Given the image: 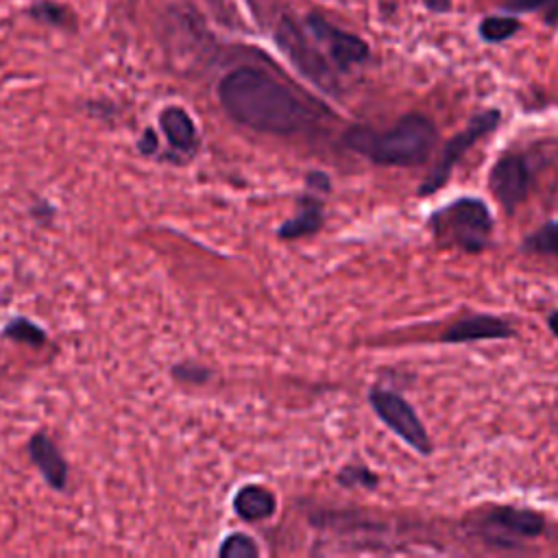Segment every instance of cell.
<instances>
[{"instance_id": "obj_3", "label": "cell", "mask_w": 558, "mask_h": 558, "mask_svg": "<svg viewBox=\"0 0 558 558\" xmlns=\"http://www.w3.org/2000/svg\"><path fill=\"white\" fill-rule=\"evenodd\" d=\"M432 229L442 242L458 244L466 251H480L488 242L493 218L482 201L460 198L432 216Z\"/></svg>"}, {"instance_id": "obj_7", "label": "cell", "mask_w": 558, "mask_h": 558, "mask_svg": "<svg viewBox=\"0 0 558 558\" xmlns=\"http://www.w3.org/2000/svg\"><path fill=\"white\" fill-rule=\"evenodd\" d=\"M368 399H371V405L377 412V416L392 432H397L410 447H414L418 453H425V456L432 451L427 429L423 427L421 418L416 416V412L412 410V405L408 401H403L399 395H395L390 390H381V388L371 390Z\"/></svg>"}, {"instance_id": "obj_9", "label": "cell", "mask_w": 558, "mask_h": 558, "mask_svg": "<svg viewBox=\"0 0 558 558\" xmlns=\"http://www.w3.org/2000/svg\"><path fill=\"white\" fill-rule=\"evenodd\" d=\"M530 187V168L521 155H504L490 170V190L497 201L512 211Z\"/></svg>"}, {"instance_id": "obj_19", "label": "cell", "mask_w": 558, "mask_h": 558, "mask_svg": "<svg viewBox=\"0 0 558 558\" xmlns=\"http://www.w3.org/2000/svg\"><path fill=\"white\" fill-rule=\"evenodd\" d=\"M31 15L37 17L44 24H52V26H68L72 20V13L54 2H37L31 7Z\"/></svg>"}, {"instance_id": "obj_13", "label": "cell", "mask_w": 558, "mask_h": 558, "mask_svg": "<svg viewBox=\"0 0 558 558\" xmlns=\"http://www.w3.org/2000/svg\"><path fill=\"white\" fill-rule=\"evenodd\" d=\"M233 508L244 521H262L275 512V495L264 486H242L233 497Z\"/></svg>"}, {"instance_id": "obj_14", "label": "cell", "mask_w": 558, "mask_h": 558, "mask_svg": "<svg viewBox=\"0 0 558 558\" xmlns=\"http://www.w3.org/2000/svg\"><path fill=\"white\" fill-rule=\"evenodd\" d=\"M323 225V205L310 196H305L301 201V209L299 214L283 222L281 229H279V235L281 238H288V240H294V238H303V235H310L314 231H318Z\"/></svg>"}, {"instance_id": "obj_2", "label": "cell", "mask_w": 558, "mask_h": 558, "mask_svg": "<svg viewBox=\"0 0 558 558\" xmlns=\"http://www.w3.org/2000/svg\"><path fill=\"white\" fill-rule=\"evenodd\" d=\"M436 137V126L429 118L408 113L388 131L353 126L344 133V144L381 166H416L429 157Z\"/></svg>"}, {"instance_id": "obj_16", "label": "cell", "mask_w": 558, "mask_h": 558, "mask_svg": "<svg viewBox=\"0 0 558 558\" xmlns=\"http://www.w3.org/2000/svg\"><path fill=\"white\" fill-rule=\"evenodd\" d=\"M523 248L532 251V253H543V255L558 257V222L543 225L536 233L525 238Z\"/></svg>"}, {"instance_id": "obj_12", "label": "cell", "mask_w": 558, "mask_h": 558, "mask_svg": "<svg viewBox=\"0 0 558 558\" xmlns=\"http://www.w3.org/2000/svg\"><path fill=\"white\" fill-rule=\"evenodd\" d=\"M159 124L168 142L181 150V153H192L196 146V126L192 118L187 116L185 109L181 107H166L159 113Z\"/></svg>"}, {"instance_id": "obj_15", "label": "cell", "mask_w": 558, "mask_h": 558, "mask_svg": "<svg viewBox=\"0 0 558 558\" xmlns=\"http://www.w3.org/2000/svg\"><path fill=\"white\" fill-rule=\"evenodd\" d=\"M2 336L11 338L15 342L33 344V347H39V344L46 342V333L35 323H31L28 318H13L11 323L4 325Z\"/></svg>"}, {"instance_id": "obj_4", "label": "cell", "mask_w": 558, "mask_h": 558, "mask_svg": "<svg viewBox=\"0 0 558 558\" xmlns=\"http://www.w3.org/2000/svg\"><path fill=\"white\" fill-rule=\"evenodd\" d=\"M275 41L283 50V54L292 61V65L305 74L316 87L325 92H336V76L325 61V57L318 52L314 44L305 37V33L296 26V22L288 15H281L275 26Z\"/></svg>"}, {"instance_id": "obj_20", "label": "cell", "mask_w": 558, "mask_h": 558, "mask_svg": "<svg viewBox=\"0 0 558 558\" xmlns=\"http://www.w3.org/2000/svg\"><path fill=\"white\" fill-rule=\"evenodd\" d=\"M338 482L347 484V486H355V484H364V486H375L377 477L364 469V466H347L342 469V473L338 475Z\"/></svg>"}, {"instance_id": "obj_17", "label": "cell", "mask_w": 558, "mask_h": 558, "mask_svg": "<svg viewBox=\"0 0 558 558\" xmlns=\"http://www.w3.org/2000/svg\"><path fill=\"white\" fill-rule=\"evenodd\" d=\"M259 554L255 541L246 534H231L222 541L218 556L220 558H255Z\"/></svg>"}, {"instance_id": "obj_24", "label": "cell", "mask_w": 558, "mask_h": 558, "mask_svg": "<svg viewBox=\"0 0 558 558\" xmlns=\"http://www.w3.org/2000/svg\"><path fill=\"white\" fill-rule=\"evenodd\" d=\"M543 15L547 24H558V0H549L547 7L543 9Z\"/></svg>"}, {"instance_id": "obj_25", "label": "cell", "mask_w": 558, "mask_h": 558, "mask_svg": "<svg viewBox=\"0 0 558 558\" xmlns=\"http://www.w3.org/2000/svg\"><path fill=\"white\" fill-rule=\"evenodd\" d=\"M423 4L436 13H445L451 7V0H423Z\"/></svg>"}, {"instance_id": "obj_23", "label": "cell", "mask_w": 558, "mask_h": 558, "mask_svg": "<svg viewBox=\"0 0 558 558\" xmlns=\"http://www.w3.org/2000/svg\"><path fill=\"white\" fill-rule=\"evenodd\" d=\"M140 150L144 155H153L157 150V137L153 133V129H146L144 131V140H140Z\"/></svg>"}, {"instance_id": "obj_10", "label": "cell", "mask_w": 558, "mask_h": 558, "mask_svg": "<svg viewBox=\"0 0 558 558\" xmlns=\"http://www.w3.org/2000/svg\"><path fill=\"white\" fill-rule=\"evenodd\" d=\"M514 331L512 327L490 314H477V316H469L462 318L458 323H453L442 340L445 342H473V340H493V338H510Z\"/></svg>"}, {"instance_id": "obj_5", "label": "cell", "mask_w": 558, "mask_h": 558, "mask_svg": "<svg viewBox=\"0 0 558 558\" xmlns=\"http://www.w3.org/2000/svg\"><path fill=\"white\" fill-rule=\"evenodd\" d=\"M499 118H501L499 111L488 109V111H484V113H477V116L466 124V129H464L462 133L453 135V137L447 142V146L442 148V155H440L438 163L434 166L432 174H429V177L425 179V183L418 187V194H421V196L434 194L438 187H442L445 181L449 179L453 166L460 161V157H462L480 137H484V135H488L490 131H495L497 124H499Z\"/></svg>"}, {"instance_id": "obj_1", "label": "cell", "mask_w": 558, "mask_h": 558, "mask_svg": "<svg viewBox=\"0 0 558 558\" xmlns=\"http://www.w3.org/2000/svg\"><path fill=\"white\" fill-rule=\"evenodd\" d=\"M218 98L231 120L259 133L292 135L312 120V111L292 89L248 65L222 76Z\"/></svg>"}, {"instance_id": "obj_6", "label": "cell", "mask_w": 558, "mask_h": 558, "mask_svg": "<svg viewBox=\"0 0 558 558\" xmlns=\"http://www.w3.org/2000/svg\"><path fill=\"white\" fill-rule=\"evenodd\" d=\"M543 530L545 521L538 512L512 506H499L490 510L480 523L482 536L499 547H512L519 541L536 538L543 534Z\"/></svg>"}, {"instance_id": "obj_22", "label": "cell", "mask_w": 558, "mask_h": 558, "mask_svg": "<svg viewBox=\"0 0 558 558\" xmlns=\"http://www.w3.org/2000/svg\"><path fill=\"white\" fill-rule=\"evenodd\" d=\"M549 0H510L506 4L508 11H543Z\"/></svg>"}, {"instance_id": "obj_26", "label": "cell", "mask_w": 558, "mask_h": 558, "mask_svg": "<svg viewBox=\"0 0 558 558\" xmlns=\"http://www.w3.org/2000/svg\"><path fill=\"white\" fill-rule=\"evenodd\" d=\"M549 329L558 336V312H554V314L549 316Z\"/></svg>"}, {"instance_id": "obj_21", "label": "cell", "mask_w": 558, "mask_h": 558, "mask_svg": "<svg viewBox=\"0 0 558 558\" xmlns=\"http://www.w3.org/2000/svg\"><path fill=\"white\" fill-rule=\"evenodd\" d=\"M179 379H183V381H194V384H201V381H205L207 379V371L205 368H201V366H177L174 371H172Z\"/></svg>"}, {"instance_id": "obj_18", "label": "cell", "mask_w": 558, "mask_h": 558, "mask_svg": "<svg viewBox=\"0 0 558 558\" xmlns=\"http://www.w3.org/2000/svg\"><path fill=\"white\" fill-rule=\"evenodd\" d=\"M519 31V22L514 17H486L480 24V35L486 41H504L508 37H512Z\"/></svg>"}, {"instance_id": "obj_11", "label": "cell", "mask_w": 558, "mask_h": 558, "mask_svg": "<svg viewBox=\"0 0 558 558\" xmlns=\"http://www.w3.org/2000/svg\"><path fill=\"white\" fill-rule=\"evenodd\" d=\"M28 451H31V460L37 464V469L41 471L46 482L57 490L65 488V484H68V464H65L63 456L59 453L57 445L46 434L39 432L31 438Z\"/></svg>"}, {"instance_id": "obj_8", "label": "cell", "mask_w": 558, "mask_h": 558, "mask_svg": "<svg viewBox=\"0 0 558 558\" xmlns=\"http://www.w3.org/2000/svg\"><path fill=\"white\" fill-rule=\"evenodd\" d=\"M307 31L314 35V39L325 46L327 54L340 70H349L351 65H357L366 61L368 57V46L364 39H360L353 33L340 31L333 24H329L325 17L310 13L305 20Z\"/></svg>"}]
</instances>
